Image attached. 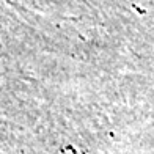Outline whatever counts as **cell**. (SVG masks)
Wrapping results in <instances>:
<instances>
[]
</instances>
